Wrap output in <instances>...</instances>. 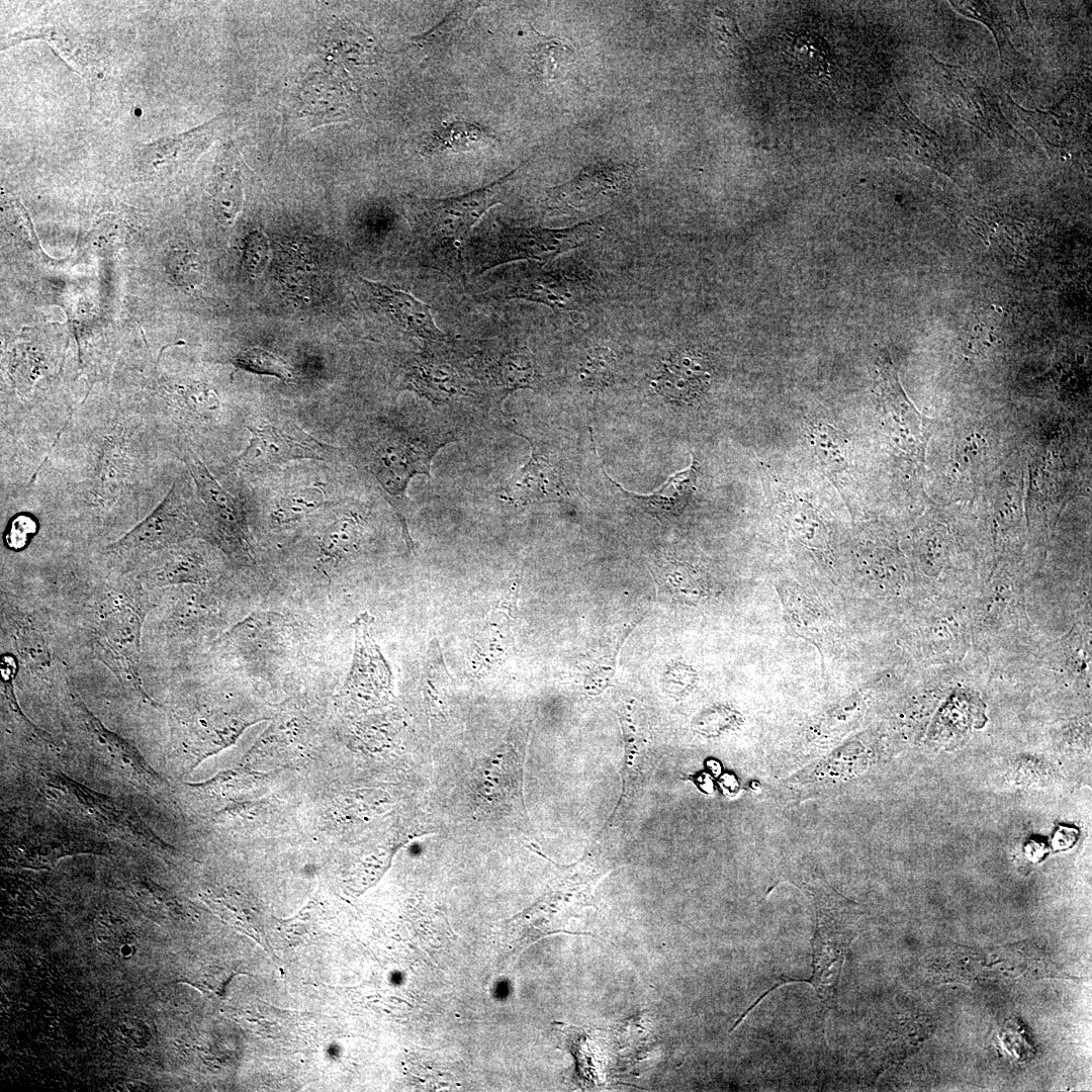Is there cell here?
<instances>
[{
	"label": "cell",
	"instance_id": "cell-1",
	"mask_svg": "<svg viewBox=\"0 0 1092 1092\" xmlns=\"http://www.w3.org/2000/svg\"><path fill=\"white\" fill-rule=\"evenodd\" d=\"M184 463L141 398L84 399L15 505L101 535L145 519Z\"/></svg>",
	"mask_w": 1092,
	"mask_h": 1092
},
{
	"label": "cell",
	"instance_id": "cell-2",
	"mask_svg": "<svg viewBox=\"0 0 1092 1092\" xmlns=\"http://www.w3.org/2000/svg\"><path fill=\"white\" fill-rule=\"evenodd\" d=\"M196 529H199L197 499L184 465L156 509L126 535L108 545L106 551L115 559L133 563L183 541Z\"/></svg>",
	"mask_w": 1092,
	"mask_h": 1092
},
{
	"label": "cell",
	"instance_id": "cell-3",
	"mask_svg": "<svg viewBox=\"0 0 1092 1092\" xmlns=\"http://www.w3.org/2000/svg\"><path fill=\"white\" fill-rule=\"evenodd\" d=\"M513 173L461 196L416 198L413 215L419 238L428 247L460 257L470 230L490 207L502 202Z\"/></svg>",
	"mask_w": 1092,
	"mask_h": 1092
},
{
	"label": "cell",
	"instance_id": "cell-4",
	"mask_svg": "<svg viewBox=\"0 0 1092 1092\" xmlns=\"http://www.w3.org/2000/svg\"><path fill=\"white\" fill-rule=\"evenodd\" d=\"M194 485L199 529L208 532L226 550L252 558L244 509L194 453L181 456Z\"/></svg>",
	"mask_w": 1092,
	"mask_h": 1092
},
{
	"label": "cell",
	"instance_id": "cell-5",
	"mask_svg": "<svg viewBox=\"0 0 1092 1092\" xmlns=\"http://www.w3.org/2000/svg\"><path fill=\"white\" fill-rule=\"evenodd\" d=\"M443 445L427 436L392 431L376 440L366 456L367 468L374 475L387 498L402 518L405 491L416 474L430 476V464Z\"/></svg>",
	"mask_w": 1092,
	"mask_h": 1092
},
{
	"label": "cell",
	"instance_id": "cell-6",
	"mask_svg": "<svg viewBox=\"0 0 1092 1092\" xmlns=\"http://www.w3.org/2000/svg\"><path fill=\"white\" fill-rule=\"evenodd\" d=\"M855 934L853 914L845 904L832 899L818 903L809 983L828 1009L836 1004L842 966Z\"/></svg>",
	"mask_w": 1092,
	"mask_h": 1092
},
{
	"label": "cell",
	"instance_id": "cell-7",
	"mask_svg": "<svg viewBox=\"0 0 1092 1092\" xmlns=\"http://www.w3.org/2000/svg\"><path fill=\"white\" fill-rule=\"evenodd\" d=\"M248 445L231 466L244 470H266L299 459L329 461L337 449L312 437L293 422L272 420L247 428Z\"/></svg>",
	"mask_w": 1092,
	"mask_h": 1092
},
{
	"label": "cell",
	"instance_id": "cell-8",
	"mask_svg": "<svg viewBox=\"0 0 1092 1092\" xmlns=\"http://www.w3.org/2000/svg\"><path fill=\"white\" fill-rule=\"evenodd\" d=\"M586 226V224H580L564 230L502 229L485 247L481 248L478 257L479 272L516 260L551 259L578 245L587 232Z\"/></svg>",
	"mask_w": 1092,
	"mask_h": 1092
},
{
	"label": "cell",
	"instance_id": "cell-9",
	"mask_svg": "<svg viewBox=\"0 0 1092 1092\" xmlns=\"http://www.w3.org/2000/svg\"><path fill=\"white\" fill-rule=\"evenodd\" d=\"M374 303L405 333L431 341H444L430 306L413 294L394 287L362 279Z\"/></svg>",
	"mask_w": 1092,
	"mask_h": 1092
},
{
	"label": "cell",
	"instance_id": "cell-10",
	"mask_svg": "<svg viewBox=\"0 0 1092 1092\" xmlns=\"http://www.w3.org/2000/svg\"><path fill=\"white\" fill-rule=\"evenodd\" d=\"M530 443L531 457L506 486L509 499L527 504L564 497L567 491L558 467L536 444Z\"/></svg>",
	"mask_w": 1092,
	"mask_h": 1092
},
{
	"label": "cell",
	"instance_id": "cell-11",
	"mask_svg": "<svg viewBox=\"0 0 1092 1092\" xmlns=\"http://www.w3.org/2000/svg\"><path fill=\"white\" fill-rule=\"evenodd\" d=\"M710 379L707 360L695 352L680 350L664 360L652 386L669 399L688 401L702 394Z\"/></svg>",
	"mask_w": 1092,
	"mask_h": 1092
},
{
	"label": "cell",
	"instance_id": "cell-12",
	"mask_svg": "<svg viewBox=\"0 0 1092 1092\" xmlns=\"http://www.w3.org/2000/svg\"><path fill=\"white\" fill-rule=\"evenodd\" d=\"M370 620L368 614H361L352 623L355 647L347 681L352 688L366 684L386 687L389 682L390 670L371 636Z\"/></svg>",
	"mask_w": 1092,
	"mask_h": 1092
},
{
	"label": "cell",
	"instance_id": "cell-13",
	"mask_svg": "<svg viewBox=\"0 0 1092 1092\" xmlns=\"http://www.w3.org/2000/svg\"><path fill=\"white\" fill-rule=\"evenodd\" d=\"M697 470V462L693 458L689 467L674 473L660 488L645 495L627 491L618 483L612 481L649 512L664 516L678 515L685 509L695 490Z\"/></svg>",
	"mask_w": 1092,
	"mask_h": 1092
},
{
	"label": "cell",
	"instance_id": "cell-14",
	"mask_svg": "<svg viewBox=\"0 0 1092 1092\" xmlns=\"http://www.w3.org/2000/svg\"><path fill=\"white\" fill-rule=\"evenodd\" d=\"M533 34L529 57L533 75L539 81H553L562 77L574 63L576 52L564 38L549 36L531 28Z\"/></svg>",
	"mask_w": 1092,
	"mask_h": 1092
},
{
	"label": "cell",
	"instance_id": "cell-15",
	"mask_svg": "<svg viewBox=\"0 0 1092 1092\" xmlns=\"http://www.w3.org/2000/svg\"><path fill=\"white\" fill-rule=\"evenodd\" d=\"M497 142L486 126L468 121L443 124L430 132L424 144L427 154L443 152L464 153L491 146Z\"/></svg>",
	"mask_w": 1092,
	"mask_h": 1092
},
{
	"label": "cell",
	"instance_id": "cell-16",
	"mask_svg": "<svg viewBox=\"0 0 1092 1092\" xmlns=\"http://www.w3.org/2000/svg\"><path fill=\"white\" fill-rule=\"evenodd\" d=\"M512 290L514 297L537 301L555 310L572 309L577 302L573 283L549 273H539L521 280Z\"/></svg>",
	"mask_w": 1092,
	"mask_h": 1092
},
{
	"label": "cell",
	"instance_id": "cell-17",
	"mask_svg": "<svg viewBox=\"0 0 1092 1092\" xmlns=\"http://www.w3.org/2000/svg\"><path fill=\"white\" fill-rule=\"evenodd\" d=\"M503 604L504 607L500 602L489 614L474 641L473 657L478 670L489 668L495 661L500 660L505 645L508 644L511 601Z\"/></svg>",
	"mask_w": 1092,
	"mask_h": 1092
},
{
	"label": "cell",
	"instance_id": "cell-18",
	"mask_svg": "<svg viewBox=\"0 0 1092 1092\" xmlns=\"http://www.w3.org/2000/svg\"><path fill=\"white\" fill-rule=\"evenodd\" d=\"M30 38H42L53 43L52 46L69 60L71 66L84 75L91 72V68L94 66V57L89 55L87 49L84 48V41L63 27L31 28L11 34V36H8L7 42H18Z\"/></svg>",
	"mask_w": 1092,
	"mask_h": 1092
},
{
	"label": "cell",
	"instance_id": "cell-19",
	"mask_svg": "<svg viewBox=\"0 0 1092 1092\" xmlns=\"http://www.w3.org/2000/svg\"><path fill=\"white\" fill-rule=\"evenodd\" d=\"M363 536V524L358 515L347 513L325 531L321 539V556L326 562L340 561L358 548Z\"/></svg>",
	"mask_w": 1092,
	"mask_h": 1092
},
{
	"label": "cell",
	"instance_id": "cell-20",
	"mask_svg": "<svg viewBox=\"0 0 1092 1092\" xmlns=\"http://www.w3.org/2000/svg\"><path fill=\"white\" fill-rule=\"evenodd\" d=\"M102 629L101 638L115 651L132 662L139 659L141 623L133 613L119 611L109 615Z\"/></svg>",
	"mask_w": 1092,
	"mask_h": 1092
},
{
	"label": "cell",
	"instance_id": "cell-21",
	"mask_svg": "<svg viewBox=\"0 0 1092 1092\" xmlns=\"http://www.w3.org/2000/svg\"><path fill=\"white\" fill-rule=\"evenodd\" d=\"M216 121L176 138L165 139L164 141L148 145L144 151L143 157L144 159H148V161L154 159L155 164L157 162L158 164H164L166 160L168 161L171 159L189 158L197 151V148L206 145V142H208V139L213 133Z\"/></svg>",
	"mask_w": 1092,
	"mask_h": 1092
},
{
	"label": "cell",
	"instance_id": "cell-22",
	"mask_svg": "<svg viewBox=\"0 0 1092 1092\" xmlns=\"http://www.w3.org/2000/svg\"><path fill=\"white\" fill-rule=\"evenodd\" d=\"M788 54L798 68L809 74L825 72L830 63L827 42L812 31L797 33L789 44Z\"/></svg>",
	"mask_w": 1092,
	"mask_h": 1092
},
{
	"label": "cell",
	"instance_id": "cell-23",
	"mask_svg": "<svg viewBox=\"0 0 1092 1092\" xmlns=\"http://www.w3.org/2000/svg\"><path fill=\"white\" fill-rule=\"evenodd\" d=\"M327 504L322 489L299 487L282 494L274 505L272 518L280 524L296 522Z\"/></svg>",
	"mask_w": 1092,
	"mask_h": 1092
},
{
	"label": "cell",
	"instance_id": "cell-24",
	"mask_svg": "<svg viewBox=\"0 0 1092 1092\" xmlns=\"http://www.w3.org/2000/svg\"><path fill=\"white\" fill-rule=\"evenodd\" d=\"M483 2H464L457 5L438 25L415 38L418 48L437 50L449 43L467 24Z\"/></svg>",
	"mask_w": 1092,
	"mask_h": 1092
},
{
	"label": "cell",
	"instance_id": "cell-25",
	"mask_svg": "<svg viewBox=\"0 0 1092 1092\" xmlns=\"http://www.w3.org/2000/svg\"><path fill=\"white\" fill-rule=\"evenodd\" d=\"M237 368L288 381L292 378L289 365L275 354L253 347L243 350L229 360Z\"/></svg>",
	"mask_w": 1092,
	"mask_h": 1092
},
{
	"label": "cell",
	"instance_id": "cell-26",
	"mask_svg": "<svg viewBox=\"0 0 1092 1092\" xmlns=\"http://www.w3.org/2000/svg\"><path fill=\"white\" fill-rule=\"evenodd\" d=\"M497 376L508 390L534 385L537 378L535 363L526 350L504 356L498 363Z\"/></svg>",
	"mask_w": 1092,
	"mask_h": 1092
},
{
	"label": "cell",
	"instance_id": "cell-27",
	"mask_svg": "<svg viewBox=\"0 0 1092 1092\" xmlns=\"http://www.w3.org/2000/svg\"><path fill=\"white\" fill-rule=\"evenodd\" d=\"M413 369L412 381L419 388L444 396L453 394L457 389V376L446 365L425 362Z\"/></svg>",
	"mask_w": 1092,
	"mask_h": 1092
},
{
	"label": "cell",
	"instance_id": "cell-28",
	"mask_svg": "<svg viewBox=\"0 0 1092 1092\" xmlns=\"http://www.w3.org/2000/svg\"><path fill=\"white\" fill-rule=\"evenodd\" d=\"M712 34L719 51L727 56H738L747 50V42L730 11L715 10Z\"/></svg>",
	"mask_w": 1092,
	"mask_h": 1092
},
{
	"label": "cell",
	"instance_id": "cell-29",
	"mask_svg": "<svg viewBox=\"0 0 1092 1092\" xmlns=\"http://www.w3.org/2000/svg\"><path fill=\"white\" fill-rule=\"evenodd\" d=\"M615 372V356L609 349L596 348L587 353L580 368V379L594 388L607 386Z\"/></svg>",
	"mask_w": 1092,
	"mask_h": 1092
},
{
	"label": "cell",
	"instance_id": "cell-30",
	"mask_svg": "<svg viewBox=\"0 0 1092 1092\" xmlns=\"http://www.w3.org/2000/svg\"><path fill=\"white\" fill-rule=\"evenodd\" d=\"M95 651L100 659L117 675L124 686L134 690L140 695L147 697L142 689L140 678L131 666L132 661L115 651L102 638L97 640Z\"/></svg>",
	"mask_w": 1092,
	"mask_h": 1092
},
{
	"label": "cell",
	"instance_id": "cell-31",
	"mask_svg": "<svg viewBox=\"0 0 1092 1092\" xmlns=\"http://www.w3.org/2000/svg\"><path fill=\"white\" fill-rule=\"evenodd\" d=\"M216 200L222 219L226 223L233 222L234 218L239 213L243 202L242 185L239 175H232L226 182H222Z\"/></svg>",
	"mask_w": 1092,
	"mask_h": 1092
}]
</instances>
